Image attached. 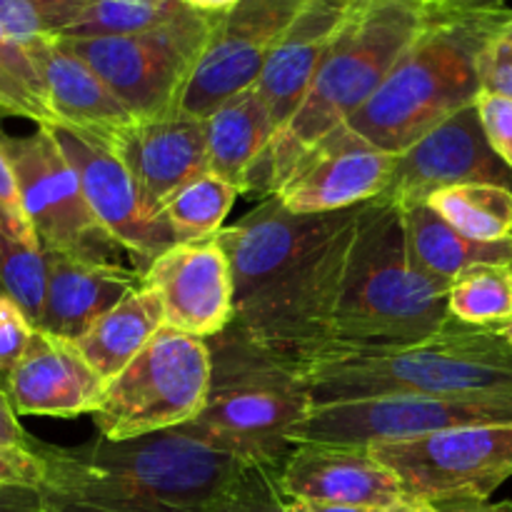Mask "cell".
<instances>
[{"instance_id": "1", "label": "cell", "mask_w": 512, "mask_h": 512, "mask_svg": "<svg viewBox=\"0 0 512 512\" xmlns=\"http://www.w3.org/2000/svg\"><path fill=\"white\" fill-rule=\"evenodd\" d=\"M35 450L45 465V512H218L260 465L180 428Z\"/></svg>"}, {"instance_id": "2", "label": "cell", "mask_w": 512, "mask_h": 512, "mask_svg": "<svg viewBox=\"0 0 512 512\" xmlns=\"http://www.w3.org/2000/svg\"><path fill=\"white\" fill-rule=\"evenodd\" d=\"M313 405L390 398H500L512 395V345L503 330L450 318L420 343H323L295 360Z\"/></svg>"}, {"instance_id": "3", "label": "cell", "mask_w": 512, "mask_h": 512, "mask_svg": "<svg viewBox=\"0 0 512 512\" xmlns=\"http://www.w3.org/2000/svg\"><path fill=\"white\" fill-rule=\"evenodd\" d=\"M512 10H475L435 0L418 38L408 45L373 98L348 120L385 153H403L483 93L480 58L503 35Z\"/></svg>"}, {"instance_id": "4", "label": "cell", "mask_w": 512, "mask_h": 512, "mask_svg": "<svg viewBox=\"0 0 512 512\" xmlns=\"http://www.w3.org/2000/svg\"><path fill=\"white\" fill-rule=\"evenodd\" d=\"M435 8L415 0H355L330 43L303 105L263 150L248 188L265 198L278 190L318 140L348 123L383 85L400 55L425 28Z\"/></svg>"}, {"instance_id": "5", "label": "cell", "mask_w": 512, "mask_h": 512, "mask_svg": "<svg viewBox=\"0 0 512 512\" xmlns=\"http://www.w3.org/2000/svg\"><path fill=\"white\" fill-rule=\"evenodd\" d=\"M448 290V283L410 263L400 210L370 200L360 215L328 343H420L450 323Z\"/></svg>"}, {"instance_id": "6", "label": "cell", "mask_w": 512, "mask_h": 512, "mask_svg": "<svg viewBox=\"0 0 512 512\" xmlns=\"http://www.w3.org/2000/svg\"><path fill=\"white\" fill-rule=\"evenodd\" d=\"M213 383L203 413L180 430L260 465L283 468L295 425L313 400L293 368L240 345L215 340Z\"/></svg>"}, {"instance_id": "7", "label": "cell", "mask_w": 512, "mask_h": 512, "mask_svg": "<svg viewBox=\"0 0 512 512\" xmlns=\"http://www.w3.org/2000/svg\"><path fill=\"white\" fill-rule=\"evenodd\" d=\"M210 383V345L165 325L128 368L110 380L93 423L100 438L108 440L175 430L203 413Z\"/></svg>"}, {"instance_id": "8", "label": "cell", "mask_w": 512, "mask_h": 512, "mask_svg": "<svg viewBox=\"0 0 512 512\" xmlns=\"http://www.w3.org/2000/svg\"><path fill=\"white\" fill-rule=\"evenodd\" d=\"M215 15L193 10L178 23L120 38H60L105 80L133 118L180 110L185 88L213 33Z\"/></svg>"}, {"instance_id": "9", "label": "cell", "mask_w": 512, "mask_h": 512, "mask_svg": "<svg viewBox=\"0 0 512 512\" xmlns=\"http://www.w3.org/2000/svg\"><path fill=\"white\" fill-rule=\"evenodd\" d=\"M368 448L393 470L405 498L428 503L488 500L512 478V425L455 428Z\"/></svg>"}, {"instance_id": "10", "label": "cell", "mask_w": 512, "mask_h": 512, "mask_svg": "<svg viewBox=\"0 0 512 512\" xmlns=\"http://www.w3.org/2000/svg\"><path fill=\"white\" fill-rule=\"evenodd\" d=\"M15 178L25 215L43 253H68L78 258L115 260L120 245L100 228L85 200L73 163L65 158L50 125H38L23 138H0Z\"/></svg>"}, {"instance_id": "11", "label": "cell", "mask_w": 512, "mask_h": 512, "mask_svg": "<svg viewBox=\"0 0 512 512\" xmlns=\"http://www.w3.org/2000/svg\"><path fill=\"white\" fill-rule=\"evenodd\" d=\"M308 0H240L215 15L213 33L193 70L180 113L208 118L220 103L258 83L270 53Z\"/></svg>"}, {"instance_id": "12", "label": "cell", "mask_w": 512, "mask_h": 512, "mask_svg": "<svg viewBox=\"0 0 512 512\" xmlns=\"http://www.w3.org/2000/svg\"><path fill=\"white\" fill-rule=\"evenodd\" d=\"M393 170V153L375 148L345 123L318 140L273 195L290 213H343L380 198Z\"/></svg>"}, {"instance_id": "13", "label": "cell", "mask_w": 512, "mask_h": 512, "mask_svg": "<svg viewBox=\"0 0 512 512\" xmlns=\"http://www.w3.org/2000/svg\"><path fill=\"white\" fill-rule=\"evenodd\" d=\"M353 210L298 215L270 195L240 223L220 230L215 238L228 255L233 275V313L268 290L303 255L325 243L340 225H345Z\"/></svg>"}, {"instance_id": "14", "label": "cell", "mask_w": 512, "mask_h": 512, "mask_svg": "<svg viewBox=\"0 0 512 512\" xmlns=\"http://www.w3.org/2000/svg\"><path fill=\"white\" fill-rule=\"evenodd\" d=\"M463 183H498L512 188V170L490 148L475 105L460 110L395 155L393 178L380 200L403 210L428 203L438 190Z\"/></svg>"}, {"instance_id": "15", "label": "cell", "mask_w": 512, "mask_h": 512, "mask_svg": "<svg viewBox=\"0 0 512 512\" xmlns=\"http://www.w3.org/2000/svg\"><path fill=\"white\" fill-rule=\"evenodd\" d=\"M50 128L65 158L73 163L85 200L100 228L113 238L115 245L123 248V253L133 258L135 268L145 273L158 255L173 248V233L165 228L163 220L145 213L128 170L105 145L70 128L60 125Z\"/></svg>"}, {"instance_id": "16", "label": "cell", "mask_w": 512, "mask_h": 512, "mask_svg": "<svg viewBox=\"0 0 512 512\" xmlns=\"http://www.w3.org/2000/svg\"><path fill=\"white\" fill-rule=\"evenodd\" d=\"M143 283L160 298L168 328L213 340L233 320L235 293L218 238L178 243L148 265Z\"/></svg>"}, {"instance_id": "17", "label": "cell", "mask_w": 512, "mask_h": 512, "mask_svg": "<svg viewBox=\"0 0 512 512\" xmlns=\"http://www.w3.org/2000/svg\"><path fill=\"white\" fill-rule=\"evenodd\" d=\"M110 153L123 163L150 218L173 193L208 173L205 120L185 113L135 118Z\"/></svg>"}, {"instance_id": "18", "label": "cell", "mask_w": 512, "mask_h": 512, "mask_svg": "<svg viewBox=\"0 0 512 512\" xmlns=\"http://www.w3.org/2000/svg\"><path fill=\"white\" fill-rule=\"evenodd\" d=\"M105 383L75 340L35 328L23 358L8 373V400L18 415H93Z\"/></svg>"}, {"instance_id": "19", "label": "cell", "mask_w": 512, "mask_h": 512, "mask_svg": "<svg viewBox=\"0 0 512 512\" xmlns=\"http://www.w3.org/2000/svg\"><path fill=\"white\" fill-rule=\"evenodd\" d=\"M280 490L288 500L358 505L388 510L405 498L403 485L370 448L355 445H295L280 468Z\"/></svg>"}, {"instance_id": "20", "label": "cell", "mask_w": 512, "mask_h": 512, "mask_svg": "<svg viewBox=\"0 0 512 512\" xmlns=\"http://www.w3.org/2000/svg\"><path fill=\"white\" fill-rule=\"evenodd\" d=\"M355 0H308L270 53L258 88L275 133L303 105L315 73Z\"/></svg>"}, {"instance_id": "21", "label": "cell", "mask_w": 512, "mask_h": 512, "mask_svg": "<svg viewBox=\"0 0 512 512\" xmlns=\"http://www.w3.org/2000/svg\"><path fill=\"white\" fill-rule=\"evenodd\" d=\"M45 303L40 330L80 340L108 310L143 285V273L123 263L45 253Z\"/></svg>"}, {"instance_id": "22", "label": "cell", "mask_w": 512, "mask_h": 512, "mask_svg": "<svg viewBox=\"0 0 512 512\" xmlns=\"http://www.w3.org/2000/svg\"><path fill=\"white\" fill-rule=\"evenodd\" d=\"M30 58L43 78L55 125L88 135L113 150L115 140L135 118L105 80L85 60L70 53L58 35L30 50Z\"/></svg>"}, {"instance_id": "23", "label": "cell", "mask_w": 512, "mask_h": 512, "mask_svg": "<svg viewBox=\"0 0 512 512\" xmlns=\"http://www.w3.org/2000/svg\"><path fill=\"white\" fill-rule=\"evenodd\" d=\"M203 120L208 138V173L238 185L245 193L255 163L275 135L258 88L250 85L240 90Z\"/></svg>"}, {"instance_id": "24", "label": "cell", "mask_w": 512, "mask_h": 512, "mask_svg": "<svg viewBox=\"0 0 512 512\" xmlns=\"http://www.w3.org/2000/svg\"><path fill=\"white\" fill-rule=\"evenodd\" d=\"M410 263L440 283H453L473 265H512V238L500 243H480L445 223L428 203L400 210Z\"/></svg>"}, {"instance_id": "25", "label": "cell", "mask_w": 512, "mask_h": 512, "mask_svg": "<svg viewBox=\"0 0 512 512\" xmlns=\"http://www.w3.org/2000/svg\"><path fill=\"white\" fill-rule=\"evenodd\" d=\"M160 328H165L163 305L143 283L75 343L100 378L110 383L128 368L130 360L158 335Z\"/></svg>"}, {"instance_id": "26", "label": "cell", "mask_w": 512, "mask_h": 512, "mask_svg": "<svg viewBox=\"0 0 512 512\" xmlns=\"http://www.w3.org/2000/svg\"><path fill=\"white\" fill-rule=\"evenodd\" d=\"M428 205L465 238L480 243L512 238V188L508 185H450L430 195Z\"/></svg>"}, {"instance_id": "27", "label": "cell", "mask_w": 512, "mask_h": 512, "mask_svg": "<svg viewBox=\"0 0 512 512\" xmlns=\"http://www.w3.org/2000/svg\"><path fill=\"white\" fill-rule=\"evenodd\" d=\"M243 193L238 185L218 178L213 173H203L190 180L188 185L170 195L158 210V218L173 233L178 243H200L215 238L223 230L225 218L233 208L235 198Z\"/></svg>"}, {"instance_id": "28", "label": "cell", "mask_w": 512, "mask_h": 512, "mask_svg": "<svg viewBox=\"0 0 512 512\" xmlns=\"http://www.w3.org/2000/svg\"><path fill=\"white\" fill-rule=\"evenodd\" d=\"M193 8L178 0H90L58 38H120L158 30L188 18Z\"/></svg>"}, {"instance_id": "29", "label": "cell", "mask_w": 512, "mask_h": 512, "mask_svg": "<svg viewBox=\"0 0 512 512\" xmlns=\"http://www.w3.org/2000/svg\"><path fill=\"white\" fill-rule=\"evenodd\" d=\"M450 318L473 328L503 330L512 323V265H473L450 283Z\"/></svg>"}, {"instance_id": "30", "label": "cell", "mask_w": 512, "mask_h": 512, "mask_svg": "<svg viewBox=\"0 0 512 512\" xmlns=\"http://www.w3.org/2000/svg\"><path fill=\"white\" fill-rule=\"evenodd\" d=\"M45 253L0 228V295L15 300L38 328L45 303Z\"/></svg>"}, {"instance_id": "31", "label": "cell", "mask_w": 512, "mask_h": 512, "mask_svg": "<svg viewBox=\"0 0 512 512\" xmlns=\"http://www.w3.org/2000/svg\"><path fill=\"white\" fill-rule=\"evenodd\" d=\"M0 90L8 95L20 118L33 120L35 125H55L48 93L33 58L5 33L3 25H0Z\"/></svg>"}, {"instance_id": "32", "label": "cell", "mask_w": 512, "mask_h": 512, "mask_svg": "<svg viewBox=\"0 0 512 512\" xmlns=\"http://www.w3.org/2000/svg\"><path fill=\"white\" fill-rule=\"evenodd\" d=\"M285 503L288 498L280 490V468L253 465L218 512H285Z\"/></svg>"}, {"instance_id": "33", "label": "cell", "mask_w": 512, "mask_h": 512, "mask_svg": "<svg viewBox=\"0 0 512 512\" xmlns=\"http://www.w3.org/2000/svg\"><path fill=\"white\" fill-rule=\"evenodd\" d=\"M475 108L490 148L512 170V98L483 90L475 100Z\"/></svg>"}, {"instance_id": "34", "label": "cell", "mask_w": 512, "mask_h": 512, "mask_svg": "<svg viewBox=\"0 0 512 512\" xmlns=\"http://www.w3.org/2000/svg\"><path fill=\"white\" fill-rule=\"evenodd\" d=\"M35 325L15 300L0 295V373L8 375L23 358Z\"/></svg>"}, {"instance_id": "35", "label": "cell", "mask_w": 512, "mask_h": 512, "mask_svg": "<svg viewBox=\"0 0 512 512\" xmlns=\"http://www.w3.org/2000/svg\"><path fill=\"white\" fill-rule=\"evenodd\" d=\"M0 25L28 55L30 50L53 38L50 28L30 0H0Z\"/></svg>"}, {"instance_id": "36", "label": "cell", "mask_w": 512, "mask_h": 512, "mask_svg": "<svg viewBox=\"0 0 512 512\" xmlns=\"http://www.w3.org/2000/svg\"><path fill=\"white\" fill-rule=\"evenodd\" d=\"M0 228L8 230V233L15 235V238L25 240V243L40 245L38 238H35L33 228H30L28 215H25L18 178H15L13 163H10L3 143H0Z\"/></svg>"}, {"instance_id": "37", "label": "cell", "mask_w": 512, "mask_h": 512, "mask_svg": "<svg viewBox=\"0 0 512 512\" xmlns=\"http://www.w3.org/2000/svg\"><path fill=\"white\" fill-rule=\"evenodd\" d=\"M45 465L33 448H0V490L3 488H40Z\"/></svg>"}, {"instance_id": "38", "label": "cell", "mask_w": 512, "mask_h": 512, "mask_svg": "<svg viewBox=\"0 0 512 512\" xmlns=\"http://www.w3.org/2000/svg\"><path fill=\"white\" fill-rule=\"evenodd\" d=\"M480 83L483 90L512 98V40L498 38L480 58Z\"/></svg>"}, {"instance_id": "39", "label": "cell", "mask_w": 512, "mask_h": 512, "mask_svg": "<svg viewBox=\"0 0 512 512\" xmlns=\"http://www.w3.org/2000/svg\"><path fill=\"white\" fill-rule=\"evenodd\" d=\"M30 3L35 5L40 18L45 20L50 33L60 35L85 8H88L90 0H30Z\"/></svg>"}, {"instance_id": "40", "label": "cell", "mask_w": 512, "mask_h": 512, "mask_svg": "<svg viewBox=\"0 0 512 512\" xmlns=\"http://www.w3.org/2000/svg\"><path fill=\"white\" fill-rule=\"evenodd\" d=\"M0 448H33V440L25 435L5 393H0Z\"/></svg>"}, {"instance_id": "41", "label": "cell", "mask_w": 512, "mask_h": 512, "mask_svg": "<svg viewBox=\"0 0 512 512\" xmlns=\"http://www.w3.org/2000/svg\"><path fill=\"white\" fill-rule=\"evenodd\" d=\"M0 512H45L43 495L38 488H3Z\"/></svg>"}, {"instance_id": "42", "label": "cell", "mask_w": 512, "mask_h": 512, "mask_svg": "<svg viewBox=\"0 0 512 512\" xmlns=\"http://www.w3.org/2000/svg\"><path fill=\"white\" fill-rule=\"evenodd\" d=\"M440 512H512L510 500L490 503V500H450V503H435Z\"/></svg>"}, {"instance_id": "43", "label": "cell", "mask_w": 512, "mask_h": 512, "mask_svg": "<svg viewBox=\"0 0 512 512\" xmlns=\"http://www.w3.org/2000/svg\"><path fill=\"white\" fill-rule=\"evenodd\" d=\"M285 512H385L380 508H358V505L315 503V500H288Z\"/></svg>"}, {"instance_id": "44", "label": "cell", "mask_w": 512, "mask_h": 512, "mask_svg": "<svg viewBox=\"0 0 512 512\" xmlns=\"http://www.w3.org/2000/svg\"><path fill=\"white\" fill-rule=\"evenodd\" d=\"M178 3L188 5V8L205 15H223L228 13V10H233L240 0H178Z\"/></svg>"}, {"instance_id": "45", "label": "cell", "mask_w": 512, "mask_h": 512, "mask_svg": "<svg viewBox=\"0 0 512 512\" xmlns=\"http://www.w3.org/2000/svg\"><path fill=\"white\" fill-rule=\"evenodd\" d=\"M385 512H440V508L435 503H428V500L403 498L400 503H395L393 508H388Z\"/></svg>"}, {"instance_id": "46", "label": "cell", "mask_w": 512, "mask_h": 512, "mask_svg": "<svg viewBox=\"0 0 512 512\" xmlns=\"http://www.w3.org/2000/svg\"><path fill=\"white\" fill-rule=\"evenodd\" d=\"M445 3L460 5V8H475V10H500V8H505V0H445Z\"/></svg>"}, {"instance_id": "47", "label": "cell", "mask_w": 512, "mask_h": 512, "mask_svg": "<svg viewBox=\"0 0 512 512\" xmlns=\"http://www.w3.org/2000/svg\"><path fill=\"white\" fill-rule=\"evenodd\" d=\"M0 115H10V118H20L18 110H15V105L10 103V98L3 93V90H0Z\"/></svg>"}, {"instance_id": "48", "label": "cell", "mask_w": 512, "mask_h": 512, "mask_svg": "<svg viewBox=\"0 0 512 512\" xmlns=\"http://www.w3.org/2000/svg\"><path fill=\"white\" fill-rule=\"evenodd\" d=\"M500 38H510L512 40V18H510V23L505 25V30H503V35H500Z\"/></svg>"}, {"instance_id": "49", "label": "cell", "mask_w": 512, "mask_h": 512, "mask_svg": "<svg viewBox=\"0 0 512 512\" xmlns=\"http://www.w3.org/2000/svg\"><path fill=\"white\" fill-rule=\"evenodd\" d=\"M503 335H505V338L510 340V345H512V323H510V325H505V328H503Z\"/></svg>"}, {"instance_id": "50", "label": "cell", "mask_w": 512, "mask_h": 512, "mask_svg": "<svg viewBox=\"0 0 512 512\" xmlns=\"http://www.w3.org/2000/svg\"><path fill=\"white\" fill-rule=\"evenodd\" d=\"M415 3H430V0H415Z\"/></svg>"}]
</instances>
